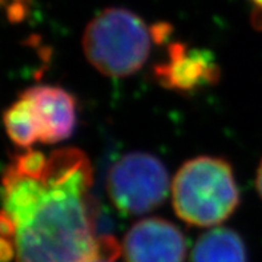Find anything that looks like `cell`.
<instances>
[{"instance_id":"cell-10","label":"cell","mask_w":262,"mask_h":262,"mask_svg":"<svg viewBox=\"0 0 262 262\" xmlns=\"http://www.w3.org/2000/svg\"><path fill=\"white\" fill-rule=\"evenodd\" d=\"M121 253L123 248L119 245L116 239L111 236H101L99 253L90 262H117Z\"/></svg>"},{"instance_id":"cell-12","label":"cell","mask_w":262,"mask_h":262,"mask_svg":"<svg viewBox=\"0 0 262 262\" xmlns=\"http://www.w3.org/2000/svg\"><path fill=\"white\" fill-rule=\"evenodd\" d=\"M15 245L6 237L0 236V262H10L15 257Z\"/></svg>"},{"instance_id":"cell-7","label":"cell","mask_w":262,"mask_h":262,"mask_svg":"<svg viewBox=\"0 0 262 262\" xmlns=\"http://www.w3.org/2000/svg\"><path fill=\"white\" fill-rule=\"evenodd\" d=\"M156 77L166 88L189 92L217 83L219 64L209 51L188 48L174 43L168 50V59L156 67Z\"/></svg>"},{"instance_id":"cell-14","label":"cell","mask_w":262,"mask_h":262,"mask_svg":"<svg viewBox=\"0 0 262 262\" xmlns=\"http://www.w3.org/2000/svg\"><path fill=\"white\" fill-rule=\"evenodd\" d=\"M256 188H257V192H258L259 197H261V199H262V160H261V163H259L258 169H257Z\"/></svg>"},{"instance_id":"cell-8","label":"cell","mask_w":262,"mask_h":262,"mask_svg":"<svg viewBox=\"0 0 262 262\" xmlns=\"http://www.w3.org/2000/svg\"><path fill=\"white\" fill-rule=\"evenodd\" d=\"M190 262H248L245 243L229 228H210L193 246Z\"/></svg>"},{"instance_id":"cell-6","label":"cell","mask_w":262,"mask_h":262,"mask_svg":"<svg viewBox=\"0 0 262 262\" xmlns=\"http://www.w3.org/2000/svg\"><path fill=\"white\" fill-rule=\"evenodd\" d=\"M21 97L31 104L39 141L55 144L68 139L76 126V101L63 88L31 86Z\"/></svg>"},{"instance_id":"cell-5","label":"cell","mask_w":262,"mask_h":262,"mask_svg":"<svg viewBox=\"0 0 262 262\" xmlns=\"http://www.w3.org/2000/svg\"><path fill=\"white\" fill-rule=\"evenodd\" d=\"M125 262H184L186 241L174 224L159 217L141 220L123 241Z\"/></svg>"},{"instance_id":"cell-3","label":"cell","mask_w":262,"mask_h":262,"mask_svg":"<svg viewBox=\"0 0 262 262\" xmlns=\"http://www.w3.org/2000/svg\"><path fill=\"white\" fill-rule=\"evenodd\" d=\"M152 41H157L155 26L149 27L126 8L112 7L88 23L83 35V50L100 73L125 77L145 64Z\"/></svg>"},{"instance_id":"cell-13","label":"cell","mask_w":262,"mask_h":262,"mask_svg":"<svg viewBox=\"0 0 262 262\" xmlns=\"http://www.w3.org/2000/svg\"><path fill=\"white\" fill-rule=\"evenodd\" d=\"M7 13H8V19H10L12 23H15V21L23 20L24 15H26V8H24V6H21L20 3H13L8 7Z\"/></svg>"},{"instance_id":"cell-9","label":"cell","mask_w":262,"mask_h":262,"mask_svg":"<svg viewBox=\"0 0 262 262\" xmlns=\"http://www.w3.org/2000/svg\"><path fill=\"white\" fill-rule=\"evenodd\" d=\"M3 121L8 137L20 148L31 149V146L39 141L31 104L24 97L20 96L16 103L4 112Z\"/></svg>"},{"instance_id":"cell-11","label":"cell","mask_w":262,"mask_h":262,"mask_svg":"<svg viewBox=\"0 0 262 262\" xmlns=\"http://www.w3.org/2000/svg\"><path fill=\"white\" fill-rule=\"evenodd\" d=\"M15 234H16V228L13 221L4 210H0V236L13 239Z\"/></svg>"},{"instance_id":"cell-16","label":"cell","mask_w":262,"mask_h":262,"mask_svg":"<svg viewBox=\"0 0 262 262\" xmlns=\"http://www.w3.org/2000/svg\"><path fill=\"white\" fill-rule=\"evenodd\" d=\"M4 4V0H0V6H3Z\"/></svg>"},{"instance_id":"cell-15","label":"cell","mask_w":262,"mask_h":262,"mask_svg":"<svg viewBox=\"0 0 262 262\" xmlns=\"http://www.w3.org/2000/svg\"><path fill=\"white\" fill-rule=\"evenodd\" d=\"M252 2L256 4L257 10L259 11V15H261V13H262V0H252Z\"/></svg>"},{"instance_id":"cell-2","label":"cell","mask_w":262,"mask_h":262,"mask_svg":"<svg viewBox=\"0 0 262 262\" xmlns=\"http://www.w3.org/2000/svg\"><path fill=\"white\" fill-rule=\"evenodd\" d=\"M177 216L186 224L214 228L229 219L239 203L232 166L219 157L188 160L177 170L170 188Z\"/></svg>"},{"instance_id":"cell-17","label":"cell","mask_w":262,"mask_h":262,"mask_svg":"<svg viewBox=\"0 0 262 262\" xmlns=\"http://www.w3.org/2000/svg\"><path fill=\"white\" fill-rule=\"evenodd\" d=\"M259 19H261V21H262V13H261V15H259Z\"/></svg>"},{"instance_id":"cell-4","label":"cell","mask_w":262,"mask_h":262,"mask_svg":"<svg viewBox=\"0 0 262 262\" xmlns=\"http://www.w3.org/2000/svg\"><path fill=\"white\" fill-rule=\"evenodd\" d=\"M172 188L163 161L146 152H129L111 166L106 190L124 214H144L159 208Z\"/></svg>"},{"instance_id":"cell-1","label":"cell","mask_w":262,"mask_h":262,"mask_svg":"<svg viewBox=\"0 0 262 262\" xmlns=\"http://www.w3.org/2000/svg\"><path fill=\"white\" fill-rule=\"evenodd\" d=\"M92 184L90 159L77 148L52 150L33 176L7 166L0 201L16 228V262H90L97 256Z\"/></svg>"}]
</instances>
